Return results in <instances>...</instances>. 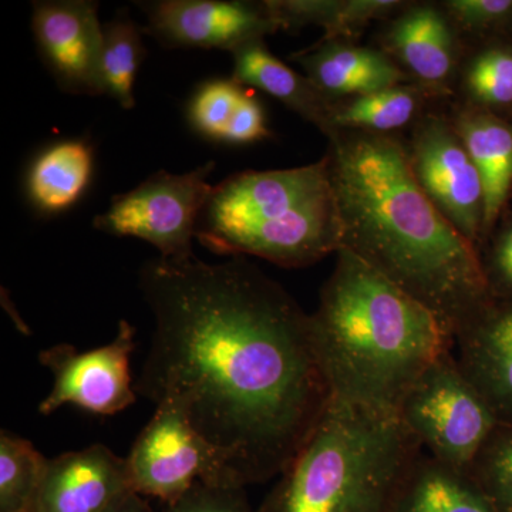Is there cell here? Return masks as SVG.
Segmentation results:
<instances>
[{"mask_svg":"<svg viewBox=\"0 0 512 512\" xmlns=\"http://www.w3.org/2000/svg\"><path fill=\"white\" fill-rule=\"evenodd\" d=\"M140 286L154 333L136 392L180 407L235 483L281 476L330 402L311 315L244 256H160Z\"/></svg>","mask_w":512,"mask_h":512,"instance_id":"6da1fadb","label":"cell"},{"mask_svg":"<svg viewBox=\"0 0 512 512\" xmlns=\"http://www.w3.org/2000/svg\"><path fill=\"white\" fill-rule=\"evenodd\" d=\"M328 138L342 248L426 306L454 336L493 301L478 249L421 191L403 138L352 130Z\"/></svg>","mask_w":512,"mask_h":512,"instance_id":"7a4b0ae2","label":"cell"},{"mask_svg":"<svg viewBox=\"0 0 512 512\" xmlns=\"http://www.w3.org/2000/svg\"><path fill=\"white\" fill-rule=\"evenodd\" d=\"M311 328L330 399L382 412L396 413L421 373L454 345L433 312L346 248Z\"/></svg>","mask_w":512,"mask_h":512,"instance_id":"3957f363","label":"cell"},{"mask_svg":"<svg viewBox=\"0 0 512 512\" xmlns=\"http://www.w3.org/2000/svg\"><path fill=\"white\" fill-rule=\"evenodd\" d=\"M195 238L214 254L306 268L338 254L343 224L325 154L286 170L242 171L212 187Z\"/></svg>","mask_w":512,"mask_h":512,"instance_id":"277c9868","label":"cell"},{"mask_svg":"<svg viewBox=\"0 0 512 512\" xmlns=\"http://www.w3.org/2000/svg\"><path fill=\"white\" fill-rule=\"evenodd\" d=\"M420 451L397 413L330 399L256 512H387Z\"/></svg>","mask_w":512,"mask_h":512,"instance_id":"5b68a950","label":"cell"},{"mask_svg":"<svg viewBox=\"0 0 512 512\" xmlns=\"http://www.w3.org/2000/svg\"><path fill=\"white\" fill-rule=\"evenodd\" d=\"M396 413L423 453L463 473L470 471L500 424L490 404L461 372L453 350L421 373Z\"/></svg>","mask_w":512,"mask_h":512,"instance_id":"8992f818","label":"cell"},{"mask_svg":"<svg viewBox=\"0 0 512 512\" xmlns=\"http://www.w3.org/2000/svg\"><path fill=\"white\" fill-rule=\"evenodd\" d=\"M214 170V161H208L190 173L158 171L134 190L113 197L93 227L113 237L143 239L161 258H190L198 218L214 187L207 181Z\"/></svg>","mask_w":512,"mask_h":512,"instance_id":"52a82bcc","label":"cell"},{"mask_svg":"<svg viewBox=\"0 0 512 512\" xmlns=\"http://www.w3.org/2000/svg\"><path fill=\"white\" fill-rule=\"evenodd\" d=\"M126 461L131 488L165 504L198 483L239 485L218 451L173 403L157 404Z\"/></svg>","mask_w":512,"mask_h":512,"instance_id":"ba28073f","label":"cell"},{"mask_svg":"<svg viewBox=\"0 0 512 512\" xmlns=\"http://www.w3.org/2000/svg\"><path fill=\"white\" fill-rule=\"evenodd\" d=\"M404 144L421 191L480 251L484 238L483 183L447 113H424Z\"/></svg>","mask_w":512,"mask_h":512,"instance_id":"9c48e42d","label":"cell"},{"mask_svg":"<svg viewBox=\"0 0 512 512\" xmlns=\"http://www.w3.org/2000/svg\"><path fill=\"white\" fill-rule=\"evenodd\" d=\"M136 328L121 320L109 345L79 352L67 343L39 353V362L52 372L55 384L39 404L43 416L74 404L100 416H113L136 403L137 392L130 372V356L136 348Z\"/></svg>","mask_w":512,"mask_h":512,"instance_id":"30bf717a","label":"cell"},{"mask_svg":"<svg viewBox=\"0 0 512 512\" xmlns=\"http://www.w3.org/2000/svg\"><path fill=\"white\" fill-rule=\"evenodd\" d=\"M138 5L147 15L143 32L167 49L200 47L232 53L281 30L266 0H160Z\"/></svg>","mask_w":512,"mask_h":512,"instance_id":"8fae6325","label":"cell"},{"mask_svg":"<svg viewBox=\"0 0 512 512\" xmlns=\"http://www.w3.org/2000/svg\"><path fill=\"white\" fill-rule=\"evenodd\" d=\"M32 30L39 55L63 92L101 96L104 25L89 0L33 3Z\"/></svg>","mask_w":512,"mask_h":512,"instance_id":"7c38bea8","label":"cell"},{"mask_svg":"<svg viewBox=\"0 0 512 512\" xmlns=\"http://www.w3.org/2000/svg\"><path fill=\"white\" fill-rule=\"evenodd\" d=\"M379 45L414 82L450 96L463 60V45L440 5L409 3L384 26Z\"/></svg>","mask_w":512,"mask_h":512,"instance_id":"4fadbf2b","label":"cell"},{"mask_svg":"<svg viewBox=\"0 0 512 512\" xmlns=\"http://www.w3.org/2000/svg\"><path fill=\"white\" fill-rule=\"evenodd\" d=\"M453 355L498 421L512 424V299H493L461 326Z\"/></svg>","mask_w":512,"mask_h":512,"instance_id":"5bb4252c","label":"cell"},{"mask_svg":"<svg viewBox=\"0 0 512 512\" xmlns=\"http://www.w3.org/2000/svg\"><path fill=\"white\" fill-rule=\"evenodd\" d=\"M130 488L126 458L93 444L47 461L32 512H104Z\"/></svg>","mask_w":512,"mask_h":512,"instance_id":"9a60e30c","label":"cell"},{"mask_svg":"<svg viewBox=\"0 0 512 512\" xmlns=\"http://www.w3.org/2000/svg\"><path fill=\"white\" fill-rule=\"evenodd\" d=\"M291 59L299 63L313 86L332 101L416 83L382 50L346 40L322 39Z\"/></svg>","mask_w":512,"mask_h":512,"instance_id":"2e32d148","label":"cell"},{"mask_svg":"<svg viewBox=\"0 0 512 512\" xmlns=\"http://www.w3.org/2000/svg\"><path fill=\"white\" fill-rule=\"evenodd\" d=\"M447 116L463 140L483 183L484 244L512 202V123L463 101L453 104Z\"/></svg>","mask_w":512,"mask_h":512,"instance_id":"e0dca14e","label":"cell"},{"mask_svg":"<svg viewBox=\"0 0 512 512\" xmlns=\"http://www.w3.org/2000/svg\"><path fill=\"white\" fill-rule=\"evenodd\" d=\"M232 59V79L237 80L242 86L255 87L275 97L329 137L332 133L330 110L333 101L323 96L308 77L295 72L284 62L276 59L269 52L264 39L238 47L232 52Z\"/></svg>","mask_w":512,"mask_h":512,"instance_id":"ac0fdd59","label":"cell"},{"mask_svg":"<svg viewBox=\"0 0 512 512\" xmlns=\"http://www.w3.org/2000/svg\"><path fill=\"white\" fill-rule=\"evenodd\" d=\"M387 512H498L470 474L420 451L404 471Z\"/></svg>","mask_w":512,"mask_h":512,"instance_id":"d6986e66","label":"cell"},{"mask_svg":"<svg viewBox=\"0 0 512 512\" xmlns=\"http://www.w3.org/2000/svg\"><path fill=\"white\" fill-rule=\"evenodd\" d=\"M94 153L86 140H63L45 148L30 165L26 191L30 204L46 215L76 205L92 181Z\"/></svg>","mask_w":512,"mask_h":512,"instance_id":"ffe728a7","label":"cell"},{"mask_svg":"<svg viewBox=\"0 0 512 512\" xmlns=\"http://www.w3.org/2000/svg\"><path fill=\"white\" fill-rule=\"evenodd\" d=\"M433 99L443 96L419 83H409L335 100L330 110L329 136L336 130L397 134L403 128L413 127L429 111L427 104Z\"/></svg>","mask_w":512,"mask_h":512,"instance_id":"44dd1931","label":"cell"},{"mask_svg":"<svg viewBox=\"0 0 512 512\" xmlns=\"http://www.w3.org/2000/svg\"><path fill=\"white\" fill-rule=\"evenodd\" d=\"M457 77L463 103L511 119L512 39L468 43Z\"/></svg>","mask_w":512,"mask_h":512,"instance_id":"7402d4cb","label":"cell"},{"mask_svg":"<svg viewBox=\"0 0 512 512\" xmlns=\"http://www.w3.org/2000/svg\"><path fill=\"white\" fill-rule=\"evenodd\" d=\"M146 56L141 30L126 13L119 12L104 25L101 83L103 92L123 107L134 109V83Z\"/></svg>","mask_w":512,"mask_h":512,"instance_id":"603a6c76","label":"cell"},{"mask_svg":"<svg viewBox=\"0 0 512 512\" xmlns=\"http://www.w3.org/2000/svg\"><path fill=\"white\" fill-rule=\"evenodd\" d=\"M29 440L0 433V512H32L47 467Z\"/></svg>","mask_w":512,"mask_h":512,"instance_id":"cb8c5ba5","label":"cell"},{"mask_svg":"<svg viewBox=\"0 0 512 512\" xmlns=\"http://www.w3.org/2000/svg\"><path fill=\"white\" fill-rule=\"evenodd\" d=\"M247 92L248 89L232 77L202 83L188 103V123L200 136L224 143L225 134Z\"/></svg>","mask_w":512,"mask_h":512,"instance_id":"d4e9b609","label":"cell"},{"mask_svg":"<svg viewBox=\"0 0 512 512\" xmlns=\"http://www.w3.org/2000/svg\"><path fill=\"white\" fill-rule=\"evenodd\" d=\"M468 474L495 510L512 512V424H498Z\"/></svg>","mask_w":512,"mask_h":512,"instance_id":"484cf974","label":"cell"},{"mask_svg":"<svg viewBox=\"0 0 512 512\" xmlns=\"http://www.w3.org/2000/svg\"><path fill=\"white\" fill-rule=\"evenodd\" d=\"M440 6L470 43L512 39V0H446Z\"/></svg>","mask_w":512,"mask_h":512,"instance_id":"4316f807","label":"cell"},{"mask_svg":"<svg viewBox=\"0 0 512 512\" xmlns=\"http://www.w3.org/2000/svg\"><path fill=\"white\" fill-rule=\"evenodd\" d=\"M478 252L491 298L512 299V202Z\"/></svg>","mask_w":512,"mask_h":512,"instance_id":"83f0119b","label":"cell"},{"mask_svg":"<svg viewBox=\"0 0 512 512\" xmlns=\"http://www.w3.org/2000/svg\"><path fill=\"white\" fill-rule=\"evenodd\" d=\"M407 5L399 0H339L323 39L352 42L370 23L390 18Z\"/></svg>","mask_w":512,"mask_h":512,"instance_id":"f1b7e54d","label":"cell"},{"mask_svg":"<svg viewBox=\"0 0 512 512\" xmlns=\"http://www.w3.org/2000/svg\"><path fill=\"white\" fill-rule=\"evenodd\" d=\"M161 512H256L249 504L245 487L231 484L198 483Z\"/></svg>","mask_w":512,"mask_h":512,"instance_id":"f546056e","label":"cell"},{"mask_svg":"<svg viewBox=\"0 0 512 512\" xmlns=\"http://www.w3.org/2000/svg\"><path fill=\"white\" fill-rule=\"evenodd\" d=\"M269 136L271 131L266 126L264 106L259 99H256L255 94L248 90L225 134L224 143L245 146V144L266 140Z\"/></svg>","mask_w":512,"mask_h":512,"instance_id":"4dcf8cb0","label":"cell"},{"mask_svg":"<svg viewBox=\"0 0 512 512\" xmlns=\"http://www.w3.org/2000/svg\"><path fill=\"white\" fill-rule=\"evenodd\" d=\"M104 512H156L146 497L136 493L133 488L119 495Z\"/></svg>","mask_w":512,"mask_h":512,"instance_id":"1f68e13d","label":"cell"},{"mask_svg":"<svg viewBox=\"0 0 512 512\" xmlns=\"http://www.w3.org/2000/svg\"><path fill=\"white\" fill-rule=\"evenodd\" d=\"M510 121H511V123H512V117H511Z\"/></svg>","mask_w":512,"mask_h":512,"instance_id":"d6a6232c","label":"cell"}]
</instances>
